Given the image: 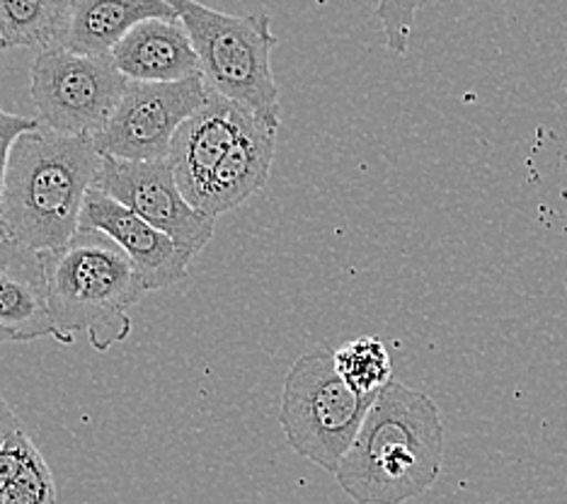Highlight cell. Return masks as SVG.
<instances>
[{"instance_id": "11", "label": "cell", "mask_w": 567, "mask_h": 504, "mask_svg": "<svg viewBox=\"0 0 567 504\" xmlns=\"http://www.w3.org/2000/svg\"><path fill=\"white\" fill-rule=\"evenodd\" d=\"M110 56L128 83H177L202 73L197 51L179 20L136 24Z\"/></svg>"}, {"instance_id": "2", "label": "cell", "mask_w": 567, "mask_h": 504, "mask_svg": "<svg viewBox=\"0 0 567 504\" xmlns=\"http://www.w3.org/2000/svg\"><path fill=\"white\" fill-rule=\"evenodd\" d=\"M100 165L93 136H69L47 126L22 134L12 146L3 189L8 243L32 253L63 248L79 233Z\"/></svg>"}, {"instance_id": "5", "label": "cell", "mask_w": 567, "mask_h": 504, "mask_svg": "<svg viewBox=\"0 0 567 504\" xmlns=\"http://www.w3.org/2000/svg\"><path fill=\"white\" fill-rule=\"evenodd\" d=\"M347 385L332 354L313 349L293 361L284 379L279 422L289 446L323 471L340 469L373 405Z\"/></svg>"}, {"instance_id": "22", "label": "cell", "mask_w": 567, "mask_h": 504, "mask_svg": "<svg viewBox=\"0 0 567 504\" xmlns=\"http://www.w3.org/2000/svg\"><path fill=\"white\" fill-rule=\"evenodd\" d=\"M6 342H20V340H18V335H12L10 330L0 328V344H6Z\"/></svg>"}, {"instance_id": "17", "label": "cell", "mask_w": 567, "mask_h": 504, "mask_svg": "<svg viewBox=\"0 0 567 504\" xmlns=\"http://www.w3.org/2000/svg\"><path fill=\"white\" fill-rule=\"evenodd\" d=\"M0 504H56L54 475H51L40 449L32 451L24 469L0 493Z\"/></svg>"}, {"instance_id": "18", "label": "cell", "mask_w": 567, "mask_h": 504, "mask_svg": "<svg viewBox=\"0 0 567 504\" xmlns=\"http://www.w3.org/2000/svg\"><path fill=\"white\" fill-rule=\"evenodd\" d=\"M424 3L427 0H377V20L381 22L385 47H389L391 54H408L412 24H415L417 12Z\"/></svg>"}, {"instance_id": "19", "label": "cell", "mask_w": 567, "mask_h": 504, "mask_svg": "<svg viewBox=\"0 0 567 504\" xmlns=\"http://www.w3.org/2000/svg\"><path fill=\"white\" fill-rule=\"evenodd\" d=\"M42 122L34 120V116H22V114H12L0 107V243H8V233L3 224V189H6V177H8V165H10V153L16 141L40 128Z\"/></svg>"}, {"instance_id": "15", "label": "cell", "mask_w": 567, "mask_h": 504, "mask_svg": "<svg viewBox=\"0 0 567 504\" xmlns=\"http://www.w3.org/2000/svg\"><path fill=\"white\" fill-rule=\"evenodd\" d=\"M71 22V0H0V34L8 49L63 47Z\"/></svg>"}, {"instance_id": "12", "label": "cell", "mask_w": 567, "mask_h": 504, "mask_svg": "<svg viewBox=\"0 0 567 504\" xmlns=\"http://www.w3.org/2000/svg\"><path fill=\"white\" fill-rule=\"evenodd\" d=\"M0 328L18 335L20 342L56 340L42 255L12 243H0Z\"/></svg>"}, {"instance_id": "20", "label": "cell", "mask_w": 567, "mask_h": 504, "mask_svg": "<svg viewBox=\"0 0 567 504\" xmlns=\"http://www.w3.org/2000/svg\"><path fill=\"white\" fill-rule=\"evenodd\" d=\"M34 449L37 446L32 444V439L24 432L10 436L8 442L0 446V493L12 483V477L24 469V463H28Z\"/></svg>"}, {"instance_id": "6", "label": "cell", "mask_w": 567, "mask_h": 504, "mask_svg": "<svg viewBox=\"0 0 567 504\" xmlns=\"http://www.w3.org/2000/svg\"><path fill=\"white\" fill-rule=\"evenodd\" d=\"M126 85L112 56L75 54L66 47L40 51L30 69L37 120L69 136L95 138L117 110Z\"/></svg>"}, {"instance_id": "7", "label": "cell", "mask_w": 567, "mask_h": 504, "mask_svg": "<svg viewBox=\"0 0 567 504\" xmlns=\"http://www.w3.org/2000/svg\"><path fill=\"white\" fill-rule=\"evenodd\" d=\"M206 97L202 73L177 83H128L95 146L100 155L122 161H167L177 128L204 107Z\"/></svg>"}, {"instance_id": "8", "label": "cell", "mask_w": 567, "mask_h": 504, "mask_svg": "<svg viewBox=\"0 0 567 504\" xmlns=\"http://www.w3.org/2000/svg\"><path fill=\"white\" fill-rule=\"evenodd\" d=\"M93 187L107 192L112 199L165 233L189 265L214 238L216 218L202 214L185 199L167 161L136 163L102 155Z\"/></svg>"}, {"instance_id": "9", "label": "cell", "mask_w": 567, "mask_h": 504, "mask_svg": "<svg viewBox=\"0 0 567 504\" xmlns=\"http://www.w3.org/2000/svg\"><path fill=\"white\" fill-rule=\"evenodd\" d=\"M257 122L260 120L238 102L209 90L204 107L177 128L167 165L173 167L179 189L195 209L216 165Z\"/></svg>"}, {"instance_id": "1", "label": "cell", "mask_w": 567, "mask_h": 504, "mask_svg": "<svg viewBox=\"0 0 567 504\" xmlns=\"http://www.w3.org/2000/svg\"><path fill=\"white\" fill-rule=\"evenodd\" d=\"M442 465L440 408L427 393L393 379L373 400L334 477L357 504H405L440 481Z\"/></svg>"}, {"instance_id": "4", "label": "cell", "mask_w": 567, "mask_h": 504, "mask_svg": "<svg viewBox=\"0 0 567 504\" xmlns=\"http://www.w3.org/2000/svg\"><path fill=\"white\" fill-rule=\"evenodd\" d=\"M199 56L206 88L238 102L255 120L279 132L281 95L272 71L279 37L267 16H228L199 0H167Z\"/></svg>"}, {"instance_id": "21", "label": "cell", "mask_w": 567, "mask_h": 504, "mask_svg": "<svg viewBox=\"0 0 567 504\" xmlns=\"http://www.w3.org/2000/svg\"><path fill=\"white\" fill-rule=\"evenodd\" d=\"M22 432V424L18 420L16 412L8 405V400L0 393V446H3L10 436H16Z\"/></svg>"}, {"instance_id": "3", "label": "cell", "mask_w": 567, "mask_h": 504, "mask_svg": "<svg viewBox=\"0 0 567 504\" xmlns=\"http://www.w3.org/2000/svg\"><path fill=\"white\" fill-rule=\"evenodd\" d=\"M42 267L56 340L71 344L85 332L107 352L132 332V310L146 296L134 263L102 230L79 228L59 250H44Z\"/></svg>"}, {"instance_id": "14", "label": "cell", "mask_w": 567, "mask_h": 504, "mask_svg": "<svg viewBox=\"0 0 567 504\" xmlns=\"http://www.w3.org/2000/svg\"><path fill=\"white\" fill-rule=\"evenodd\" d=\"M146 20H177L167 0H71L63 47L75 54L110 56L112 49Z\"/></svg>"}, {"instance_id": "16", "label": "cell", "mask_w": 567, "mask_h": 504, "mask_svg": "<svg viewBox=\"0 0 567 504\" xmlns=\"http://www.w3.org/2000/svg\"><path fill=\"white\" fill-rule=\"evenodd\" d=\"M334 369H338L340 379L352 388L357 395L373 398L381 393L385 383H391V354L379 338L362 335L344 342L340 349L332 352Z\"/></svg>"}, {"instance_id": "10", "label": "cell", "mask_w": 567, "mask_h": 504, "mask_svg": "<svg viewBox=\"0 0 567 504\" xmlns=\"http://www.w3.org/2000/svg\"><path fill=\"white\" fill-rule=\"evenodd\" d=\"M79 228L102 230L117 243L134 263L146 294L173 287L189 275V263L165 233L146 224L144 218L97 187L87 192Z\"/></svg>"}, {"instance_id": "13", "label": "cell", "mask_w": 567, "mask_h": 504, "mask_svg": "<svg viewBox=\"0 0 567 504\" xmlns=\"http://www.w3.org/2000/svg\"><path fill=\"white\" fill-rule=\"evenodd\" d=\"M277 151V132L257 122L238 144L230 148L224 161L216 165L209 183L204 187L197 209L218 218L236 209L245 199L260 192L272 173Z\"/></svg>"}, {"instance_id": "23", "label": "cell", "mask_w": 567, "mask_h": 504, "mask_svg": "<svg viewBox=\"0 0 567 504\" xmlns=\"http://www.w3.org/2000/svg\"><path fill=\"white\" fill-rule=\"evenodd\" d=\"M6 49H8V47H6V42H3V34H0V54H3Z\"/></svg>"}]
</instances>
